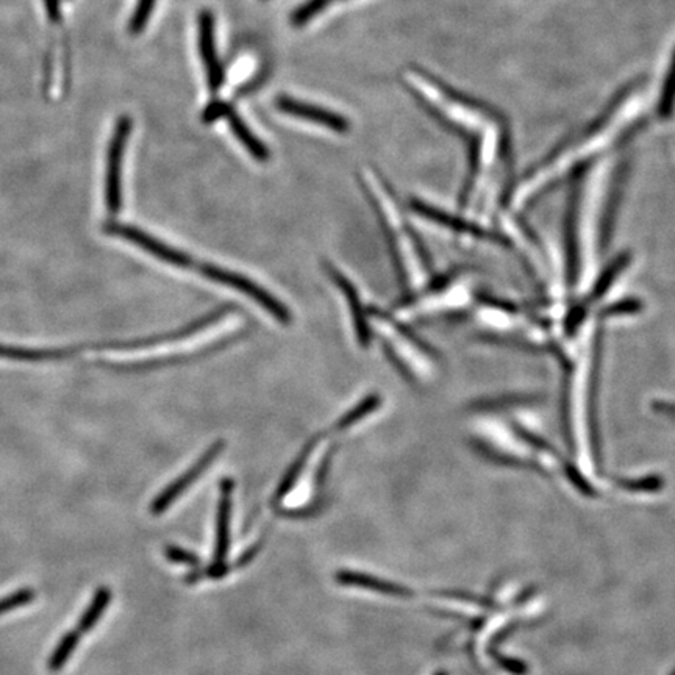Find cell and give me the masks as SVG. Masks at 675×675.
I'll list each match as a JSON object with an SVG mask.
<instances>
[{
	"mask_svg": "<svg viewBox=\"0 0 675 675\" xmlns=\"http://www.w3.org/2000/svg\"><path fill=\"white\" fill-rule=\"evenodd\" d=\"M277 108L283 111L286 115L294 116V117H300L305 121L316 122L323 127L330 128L336 134H347L350 130V124L347 121L344 116H341L340 113L329 110V108H323V107H317V105L307 104V102H300L296 99L288 98V96H281L277 99Z\"/></svg>",
	"mask_w": 675,
	"mask_h": 675,
	"instance_id": "cell-6",
	"label": "cell"
},
{
	"mask_svg": "<svg viewBox=\"0 0 675 675\" xmlns=\"http://www.w3.org/2000/svg\"><path fill=\"white\" fill-rule=\"evenodd\" d=\"M675 111V50L671 58L670 67L666 71V79L658 96L657 115L660 119L668 121Z\"/></svg>",
	"mask_w": 675,
	"mask_h": 675,
	"instance_id": "cell-12",
	"label": "cell"
},
{
	"mask_svg": "<svg viewBox=\"0 0 675 675\" xmlns=\"http://www.w3.org/2000/svg\"><path fill=\"white\" fill-rule=\"evenodd\" d=\"M155 2L157 0H138L134 16L130 19V31L134 35H138L146 29L147 22L152 16L153 8H155Z\"/></svg>",
	"mask_w": 675,
	"mask_h": 675,
	"instance_id": "cell-18",
	"label": "cell"
},
{
	"mask_svg": "<svg viewBox=\"0 0 675 675\" xmlns=\"http://www.w3.org/2000/svg\"><path fill=\"white\" fill-rule=\"evenodd\" d=\"M441 675H443V674H441Z\"/></svg>",
	"mask_w": 675,
	"mask_h": 675,
	"instance_id": "cell-22",
	"label": "cell"
},
{
	"mask_svg": "<svg viewBox=\"0 0 675 675\" xmlns=\"http://www.w3.org/2000/svg\"><path fill=\"white\" fill-rule=\"evenodd\" d=\"M336 582L344 586H357L361 590L376 591L380 594H388V596H411V591L402 586V584H393L388 580L372 577L369 574L357 571H340L336 572Z\"/></svg>",
	"mask_w": 675,
	"mask_h": 675,
	"instance_id": "cell-9",
	"label": "cell"
},
{
	"mask_svg": "<svg viewBox=\"0 0 675 675\" xmlns=\"http://www.w3.org/2000/svg\"><path fill=\"white\" fill-rule=\"evenodd\" d=\"M231 493L233 481L221 483L220 508H218V527H216V549L214 561L210 569V577H221L227 572V555L230 546Z\"/></svg>",
	"mask_w": 675,
	"mask_h": 675,
	"instance_id": "cell-7",
	"label": "cell"
},
{
	"mask_svg": "<svg viewBox=\"0 0 675 675\" xmlns=\"http://www.w3.org/2000/svg\"><path fill=\"white\" fill-rule=\"evenodd\" d=\"M111 599V591L108 588H99L98 593L92 597V602L90 603V607L86 609L83 616L80 618V630L82 632H90L92 627L96 626L102 615H104L105 610L108 607Z\"/></svg>",
	"mask_w": 675,
	"mask_h": 675,
	"instance_id": "cell-13",
	"label": "cell"
},
{
	"mask_svg": "<svg viewBox=\"0 0 675 675\" xmlns=\"http://www.w3.org/2000/svg\"><path fill=\"white\" fill-rule=\"evenodd\" d=\"M31 599H33V591L30 590H21L12 594V596L2 599L0 601V615L10 611V610L22 607L25 603L30 602Z\"/></svg>",
	"mask_w": 675,
	"mask_h": 675,
	"instance_id": "cell-19",
	"label": "cell"
},
{
	"mask_svg": "<svg viewBox=\"0 0 675 675\" xmlns=\"http://www.w3.org/2000/svg\"><path fill=\"white\" fill-rule=\"evenodd\" d=\"M231 110V107L224 102H213L212 105H208L207 110L203 113V121L212 122L214 119H220L222 116H227V113Z\"/></svg>",
	"mask_w": 675,
	"mask_h": 675,
	"instance_id": "cell-21",
	"label": "cell"
},
{
	"mask_svg": "<svg viewBox=\"0 0 675 675\" xmlns=\"http://www.w3.org/2000/svg\"><path fill=\"white\" fill-rule=\"evenodd\" d=\"M325 268L329 271V275L332 277V281H335L338 288H340L344 298H346L347 304L350 307L353 317V327H355V335L359 338V342L361 346H368L371 335H369V327L366 323L365 310H363V305L359 298V292L355 290V286L347 281L342 273H340L338 269L333 268L330 263L325 264Z\"/></svg>",
	"mask_w": 675,
	"mask_h": 675,
	"instance_id": "cell-8",
	"label": "cell"
},
{
	"mask_svg": "<svg viewBox=\"0 0 675 675\" xmlns=\"http://www.w3.org/2000/svg\"><path fill=\"white\" fill-rule=\"evenodd\" d=\"M201 271L202 274L205 275L210 281H218L221 285L230 286L233 290L243 292L246 296L254 299L256 304L262 305L264 310L271 313L281 323L286 324L291 321V313L286 308L285 305L281 304L277 299L273 298L268 291H264L262 286L256 285V283L249 281V279H246L243 275L235 274V273H230V271H224V269L212 266V264H203Z\"/></svg>",
	"mask_w": 675,
	"mask_h": 675,
	"instance_id": "cell-2",
	"label": "cell"
},
{
	"mask_svg": "<svg viewBox=\"0 0 675 675\" xmlns=\"http://www.w3.org/2000/svg\"><path fill=\"white\" fill-rule=\"evenodd\" d=\"M199 49L207 71L208 88L212 94H218L224 85V69L221 65L216 39H214V16L210 10L199 13Z\"/></svg>",
	"mask_w": 675,
	"mask_h": 675,
	"instance_id": "cell-4",
	"label": "cell"
},
{
	"mask_svg": "<svg viewBox=\"0 0 675 675\" xmlns=\"http://www.w3.org/2000/svg\"><path fill=\"white\" fill-rule=\"evenodd\" d=\"M315 445H316V441H311L310 445L305 447L304 452L300 454V456H299L298 460L294 462V464H292L291 468L288 469V472H286L285 477L281 479V485H279V489H277V494H275V498H277V499L285 498L286 494L291 491V488L294 487V483H296V480H298V477L299 475H300V472H302V469L305 468V463H307V460H308L311 450L315 449Z\"/></svg>",
	"mask_w": 675,
	"mask_h": 675,
	"instance_id": "cell-15",
	"label": "cell"
},
{
	"mask_svg": "<svg viewBox=\"0 0 675 675\" xmlns=\"http://www.w3.org/2000/svg\"><path fill=\"white\" fill-rule=\"evenodd\" d=\"M79 633L74 632L67 633L61 638L60 643L56 645V651L52 653V657L49 658L48 666H49L50 671L61 670L66 664L67 658L71 657L74 649L79 645Z\"/></svg>",
	"mask_w": 675,
	"mask_h": 675,
	"instance_id": "cell-16",
	"label": "cell"
},
{
	"mask_svg": "<svg viewBox=\"0 0 675 675\" xmlns=\"http://www.w3.org/2000/svg\"><path fill=\"white\" fill-rule=\"evenodd\" d=\"M222 449H224V441L214 443V445L203 454L201 460L195 463L193 468L186 471L180 479L172 481L163 493L159 494L157 499L153 500L152 506H151V511H152L153 515H161L166 508H169L170 504L176 502V499H178V498H180V496H182V494L185 493V491H186V489H188V488L191 487V485H193V483H195V481L197 480V479H199L208 468H210V464L220 456Z\"/></svg>",
	"mask_w": 675,
	"mask_h": 675,
	"instance_id": "cell-5",
	"label": "cell"
},
{
	"mask_svg": "<svg viewBox=\"0 0 675 675\" xmlns=\"http://www.w3.org/2000/svg\"><path fill=\"white\" fill-rule=\"evenodd\" d=\"M166 557L172 563H178V565L193 566V567H197V566L201 565V561H199V558L195 554H191V552L185 550V549L176 548V546H168L166 548Z\"/></svg>",
	"mask_w": 675,
	"mask_h": 675,
	"instance_id": "cell-20",
	"label": "cell"
},
{
	"mask_svg": "<svg viewBox=\"0 0 675 675\" xmlns=\"http://www.w3.org/2000/svg\"><path fill=\"white\" fill-rule=\"evenodd\" d=\"M134 122L128 116H121L116 122L107 155V177H105V205L110 213H117L122 205V160L132 134Z\"/></svg>",
	"mask_w": 675,
	"mask_h": 675,
	"instance_id": "cell-1",
	"label": "cell"
},
{
	"mask_svg": "<svg viewBox=\"0 0 675 675\" xmlns=\"http://www.w3.org/2000/svg\"><path fill=\"white\" fill-rule=\"evenodd\" d=\"M380 407V397L376 394L366 397L365 401L359 402L357 407L350 410L346 416L341 418L340 422L336 424V430H346L349 427H352L355 422H359V420L366 418L368 414L372 413L374 410H377Z\"/></svg>",
	"mask_w": 675,
	"mask_h": 675,
	"instance_id": "cell-14",
	"label": "cell"
},
{
	"mask_svg": "<svg viewBox=\"0 0 675 675\" xmlns=\"http://www.w3.org/2000/svg\"><path fill=\"white\" fill-rule=\"evenodd\" d=\"M333 0H307L305 4L294 10L291 16V22L294 27H304L308 21L316 18L319 13L325 10Z\"/></svg>",
	"mask_w": 675,
	"mask_h": 675,
	"instance_id": "cell-17",
	"label": "cell"
},
{
	"mask_svg": "<svg viewBox=\"0 0 675 675\" xmlns=\"http://www.w3.org/2000/svg\"><path fill=\"white\" fill-rule=\"evenodd\" d=\"M105 233H108L111 237L122 238L128 243L138 246L143 250H146L147 254L157 256L159 260L169 263L172 266L177 268H188L189 260L188 255H185L180 250L170 247L168 244L161 243L157 238H153L152 235H149L146 231L136 229L134 225L121 224V222H107L104 227Z\"/></svg>",
	"mask_w": 675,
	"mask_h": 675,
	"instance_id": "cell-3",
	"label": "cell"
},
{
	"mask_svg": "<svg viewBox=\"0 0 675 675\" xmlns=\"http://www.w3.org/2000/svg\"><path fill=\"white\" fill-rule=\"evenodd\" d=\"M225 117L229 119V125H230L231 132L237 136L238 141L247 149V152H249L254 159L258 160V161H266V160L269 159L268 147H266L264 143H262V141L256 138V134L247 127V124L243 121V117L238 115V113H235L233 108L227 113Z\"/></svg>",
	"mask_w": 675,
	"mask_h": 675,
	"instance_id": "cell-11",
	"label": "cell"
},
{
	"mask_svg": "<svg viewBox=\"0 0 675 675\" xmlns=\"http://www.w3.org/2000/svg\"><path fill=\"white\" fill-rule=\"evenodd\" d=\"M411 207H413L414 212L420 214V216H424V218L433 221V222H438L439 225H445V227L452 229V230L462 231V233H472L475 237L488 238V239H489V238H496V239L499 238L496 233H489L488 230H483L480 227H477V224L468 222V221L463 220V218H458V216H452V214L446 213V212L439 210V208L427 205L424 202H411ZM498 241H499V239H498ZM500 243H502V241H500Z\"/></svg>",
	"mask_w": 675,
	"mask_h": 675,
	"instance_id": "cell-10",
	"label": "cell"
}]
</instances>
